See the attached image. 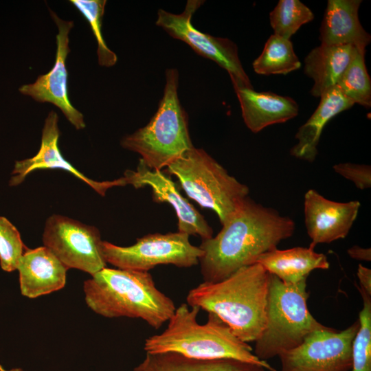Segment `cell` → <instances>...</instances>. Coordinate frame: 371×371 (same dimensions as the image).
Segmentation results:
<instances>
[{
  "label": "cell",
  "mask_w": 371,
  "mask_h": 371,
  "mask_svg": "<svg viewBox=\"0 0 371 371\" xmlns=\"http://www.w3.org/2000/svg\"><path fill=\"white\" fill-rule=\"evenodd\" d=\"M295 229L291 218L247 197L221 231L199 246L203 251L199 260L203 282H219L254 264L292 236Z\"/></svg>",
  "instance_id": "6da1fadb"
},
{
  "label": "cell",
  "mask_w": 371,
  "mask_h": 371,
  "mask_svg": "<svg viewBox=\"0 0 371 371\" xmlns=\"http://www.w3.org/2000/svg\"><path fill=\"white\" fill-rule=\"evenodd\" d=\"M269 284V273L254 263L219 282L199 284L186 302L216 315L243 341H256L266 324Z\"/></svg>",
  "instance_id": "7a4b0ae2"
},
{
  "label": "cell",
  "mask_w": 371,
  "mask_h": 371,
  "mask_svg": "<svg viewBox=\"0 0 371 371\" xmlns=\"http://www.w3.org/2000/svg\"><path fill=\"white\" fill-rule=\"evenodd\" d=\"M88 307L107 318L143 319L158 329L173 315L176 306L160 291L148 271L104 268L84 282Z\"/></svg>",
  "instance_id": "3957f363"
},
{
  "label": "cell",
  "mask_w": 371,
  "mask_h": 371,
  "mask_svg": "<svg viewBox=\"0 0 371 371\" xmlns=\"http://www.w3.org/2000/svg\"><path fill=\"white\" fill-rule=\"evenodd\" d=\"M201 309L182 303L176 308L161 333L148 337L144 348L146 353L176 352L203 360L232 359L261 365L276 371L266 361L259 359L248 343L240 340L216 315L208 313L201 324L197 315Z\"/></svg>",
  "instance_id": "277c9868"
},
{
  "label": "cell",
  "mask_w": 371,
  "mask_h": 371,
  "mask_svg": "<svg viewBox=\"0 0 371 371\" xmlns=\"http://www.w3.org/2000/svg\"><path fill=\"white\" fill-rule=\"evenodd\" d=\"M179 73L166 71L164 95L149 122L131 135L121 146L138 153L148 169L161 170L194 147L188 131V117L178 98Z\"/></svg>",
  "instance_id": "5b68a950"
},
{
  "label": "cell",
  "mask_w": 371,
  "mask_h": 371,
  "mask_svg": "<svg viewBox=\"0 0 371 371\" xmlns=\"http://www.w3.org/2000/svg\"><path fill=\"white\" fill-rule=\"evenodd\" d=\"M306 286V280L286 284L269 273L266 324L254 351L259 359L278 357L299 346L312 332L327 327L308 311Z\"/></svg>",
  "instance_id": "8992f818"
},
{
  "label": "cell",
  "mask_w": 371,
  "mask_h": 371,
  "mask_svg": "<svg viewBox=\"0 0 371 371\" xmlns=\"http://www.w3.org/2000/svg\"><path fill=\"white\" fill-rule=\"evenodd\" d=\"M166 171L178 179L188 197L201 207L214 211L221 225L249 196L248 186L201 148L194 146L187 150Z\"/></svg>",
  "instance_id": "52a82bcc"
},
{
  "label": "cell",
  "mask_w": 371,
  "mask_h": 371,
  "mask_svg": "<svg viewBox=\"0 0 371 371\" xmlns=\"http://www.w3.org/2000/svg\"><path fill=\"white\" fill-rule=\"evenodd\" d=\"M189 236L179 232L149 234L127 247L103 241L102 254L106 262L122 269L148 271L160 265L188 268L199 264L203 254Z\"/></svg>",
  "instance_id": "ba28073f"
},
{
  "label": "cell",
  "mask_w": 371,
  "mask_h": 371,
  "mask_svg": "<svg viewBox=\"0 0 371 371\" xmlns=\"http://www.w3.org/2000/svg\"><path fill=\"white\" fill-rule=\"evenodd\" d=\"M203 2L201 0L187 1L181 14L159 9L156 25L174 38L188 44L196 54L214 61L225 69L234 87L254 89L239 59L236 45L227 38L201 32L192 25V17Z\"/></svg>",
  "instance_id": "9c48e42d"
},
{
  "label": "cell",
  "mask_w": 371,
  "mask_h": 371,
  "mask_svg": "<svg viewBox=\"0 0 371 371\" xmlns=\"http://www.w3.org/2000/svg\"><path fill=\"white\" fill-rule=\"evenodd\" d=\"M43 242L68 269H76L93 276L106 267L103 240L93 226L54 214L46 221Z\"/></svg>",
  "instance_id": "30bf717a"
},
{
  "label": "cell",
  "mask_w": 371,
  "mask_h": 371,
  "mask_svg": "<svg viewBox=\"0 0 371 371\" xmlns=\"http://www.w3.org/2000/svg\"><path fill=\"white\" fill-rule=\"evenodd\" d=\"M357 320L341 331L326 327L306 337L297 347L279 355L281 371H350Z\"/></svg>",
  "instance_id": "8fae6325"
},
{
  "label": "cell",
  "mask_w": 371,
  "mask_h": 371,
  "mask_svg": "<svg viewBox=\"0 0 371 371\" xmlns=\"http://www.w3.org/2000/svg\"><path fill=\"white\" fill-rule=\"evenodd\" d=\"M49 11L58 27L54 65L48 73L38 76L34 82L21 86L19 91L36 102L54 104L77 130L83 129L86 126L83 115L71 104L67 89L66 59L70 52L69 34L74 22L61 19L55 12Z\"/></svg>",
  "instance_id": "7c38bea8"
},
{
  "label": "cell",
  "mask_w": 371,
  "mask_h": 371,
  "mask_svg": "<svg viewBox=\"0 0 371 371\" xmlns=\"http://www.w3.org/2000/svg\"><path fill=\"white\" fill-rule=\"evenodd\" d=\"M123 178L126 185L135 188L150 187L155 202L170 204L177 216L178 232L199 236L202 240L213 236L212 228L204 216L183 196L179 186L168 175L161 170H150L139 161L137 170H127Z\"/></svg>",
  "instance_id": "4fadbf2b"
},
{
  "label": "cell",
  "mask_w": 371,
  "mask_h": 371,
  "mask_svg": "<svg viewBox=\"0 0 371 371\" xmlns=\"http://www.w3.org/2000/svg\"><path fill=\"white\" fill-rule=\"evenodd\" d=\"M359 201L337 202L329 200L315 190L304 195V212L306 232L311 239L310 247L330 243L346 238L357 218Z\"/></svg>",
  "instance_id": "5bb4252c"
},
{
  "label": "cell",
  "mask_w": 371,
  "mask_h": 371,
  "mask_svg": "<svg viewBox=\"0 0 371 371\" xmlns=\"http://www.w3.org/2000/svg\"><path fill=\"white\" fill-rule=\"evenodd\" d=\"M58 122L57 113L50 111L43 128L40 149L34 157L16 161L10 186L20 184L30 172L41 169H62L69 172L102 196H104L106 190L112 187L126 186L123 177L102 182L91 179L65 160L58 148L60 131Z\"/></svg>",
  "instance_id": "9a60e30c"
},
{
  "label": "cell",
  "mask_w": 371,
  "mask_h": 371,
  "mask_svg": "<svg viewBox=\"0 0 371 371\" xmlns=\"http://www.w3.org/2000/svg\"><path fill=\"white\" fill-rule=\"evenodd\" d=\"M16 269L19 273L21 293L29 298L63 289L67 268L46 247L25 248Z\"/></svg>",
  "instance_id": "2e32d148"
},
{
  "label": "cell",
  "mask_w": 371,
  "mask_h": 371,
  "mask_svg": "<svg viewBox=\"0 0 371 371\" xmlns=\"http://www.w3.org/2000/svg\"><path fill=\"white\" fill-rule=\"evenodd\" d=\"M361 2V0L328 1L319 28L321 45H351L359 50L366 51L371 36L359 19Z\"/></svg>",
  "instance_id": "e0dca14e"
},
{
  "label": "cell",
  "mask_w": 371,
  "mask_h": 371,
  "mask_svg": "<svg viewBox=\"0 0 371 371\" xmlns=\"http://www.w3.org/2000/svg\"><path fill=\"white\" fill-rule=\"evenodd\" d=\"M234 88L244 122L254 133L269 126L286 122L298 115L299 106L290 97L270 91L257 92L246 87Z\"/></svg>",
  "instance_id": "ac0fdd59"
},
{
  "label": "cell",
  "mask_w": 371,
  "mask_h": 371,
  "mask_svg": "<svg viewBox=\"0 0 371 371\" xmlns=\"http://www.w3.org/2000/svg\"><path fill=\"white\" fill-rule=\"evenodd\" d=\"M354 104L337 85L323 94L316 110L298 128L295 134L297 143L291 148V155L313 163L318 155L317 146L325 126L335 116L350 109Z\"/></svg>",
  "instance_id": "d6986e66"
},
{
  "label": "cell",
  "mask_w": 371,
  "mask_h": 371,
  "mask_svg": "<svg viewBox=\"0 0 371 371\" xmlns=\"http://www.w3.org/2000/svg\"><path fill=\"white\" fill-rule=\"evenodd\" d=\"M315 248L296 247L280 250L277 248L260 255L254 263L260 264L268 273L286 284H296L307 280L315 269H328L330 264L326 255Z\"/></svg>",
  "instance_id": "ffe728a7"
},
{
  "label": "cell",
  "mask_w": 371,
  "mask_h": 371,
  "mask_svg": "<svg viewBox=\"0 0 371 371\" xmlns=\"http://www.w3.org/2000/svg\"><path fill=\"white\" fill-rule=\"evenodd\" d=\"M359 49L351 45H324L313 48L304 58V74L313 80L310 91L320 98L337 85Z\"/></svg>",
  "instance_id": "44dd1931"
},
{
  "label": "cell",
  "mask_w": 371,
  "mask_h": 371,
  "mask_svg": "<svg viewBox=\"0 0 371 371\" xmlns=\"http://www.w3.org/2000/svg\"><path fill=\"white\" fill-rule=\"evenodd\" d=\"M264 366L232 359L203 360L176 352L146 353L133 371H265Z\"/></svg>",
  "instance_id": "7402d4cb"
},
{
  "label": "cell",
  "mask_w": 371,
  "mask_h": 371,
  "mask_svg": "<svg viewBox=\"0 0 371 371\" xmlns=\"http://www.w3.org/2000/svg\"><path fill=\"white\" fill-rule=\"evenodd\" d=\"M252 66L254 71L260 75H286L299 69L301 63L291 40L272 34Z\"/></svg>",
  "instance_id": "603a6c76"
},
{
  "label": "cell",
  "mask_w": 371,
  "mask_h": 371,
  "mask_svg": "<svg viewBox=\"0 0 371 371\" xmlns=\"http://www.w3.org/2000/svg\"><path fill=\"white\" fill-rule=\"evenodd\" d=\"M366 51L358 50L337 85L355 104L371 106V79L365 63Z\"/></svg>",
  "instance_id": "cb8c5ba5"
},
{
  "label": "cell",
  "mask_w": 371,
  "mask_h": 371,
  "mask_svg": "<svg viewBox=\"0 0 371 371\" xmlns=\"http://www.w3.org/2000/svg\"><path fill=\"white\" fill-rule=\"evenodd\" d=\"M313 19V12L299 0H280L269 14L273 34L289 40L302 25Z\"/></svg>",
  "instance_id": "d4e9b609"
},
{
  "label": "cell",
  "mask_w": 371,
  "mask_h": 371,
  "mask_svg": "<svg viewBox=\"0 0 371 371\" xmlns=\"http://www.w3.org/2000/svg\"><path fill=\"white\" fill-rule=\"evenodd\" d=\"M363 308L359 314V327L352 346L350 371H371V296L357 286Z\"/></svg>",
  "instance_id": "484cf974"
},
{
  "label": "cell",
  "mask_w": 371,
  "mask_h": 371,
  "mask_svg": "<svg viewBox=\"0 0 371 371\" xmlns=\"http://www.w3.org/2000/svg\"><path fill=\"white\" fill-rule=\"evenodd\" d=\"M89 23L98 43L97 54L99 65L105 67L114 65L116 54L106 45L102 34V17L106 3L105 0H70Z\"/></svg>",
  "instance_id": "4316f807"
},
{
  "label": "cell",
  "mask_w": 371,
  "mask_h": 371,
  "mask_svg": "<svg viewBox=\"0 0 371 371\" xmlns=\"http://www.w3.org/2000/svg\"><path fill=\"white\" fill-rule=\"evenodd\" d=\"M25 248L15 226L6 218L0 216V265L1 269L7 272L16 270Z\"/></svg>",
  "instance_id": "83f0119b"
},
{
  "label": "cell",
  "mask_w": 371,
  "mask_h": 371,
  "mask_svg": "<svg viewBox=\"0 0 371 371\" xmlns=\"http://www.w3.org/2000/svg\"><path fill=\"white\" fill-rule=\"evenodd\" d=\"M333 170L344 178L352 181L361 190L371 187V167L370 165L350 162L339 163L333 166Z\"/></svg>",
  "instance_id": "f1b7e54d"
},
{
  "label": "cell",
  "mask_w": 371,
  "mask_h": 371,
  "mask_svg": "<svg viewBox=\"0 0 371 371\" xmlns=\"http://www.w3.org/2000/svg\"><path fill=\"white\" fill-rule=\"evenodd\" d=\"M357 278L359 281V289L371 296V270L359 264L357 269Z\"/></svg>",
  "instance_id": "f546056e"
},
{
  "label": "cell",
  "mask_w": 371,
  "mask_h": 371,
  "mask_svg": "<svg viewBox=\"0 0 371 371\" xmlns=\"http://www.w3.org/2000/svg\"><path fill=\"white\" fill-rule=\"evenodd\" d=\"M349 256L353 259L370 262L371 260L370 248H364L359 245H354L347 250Z\"/></svg>",
  "instance_id": "4dcf8cb0"
},
{
  "label": "cell",
  "mask_w": 371,
  "mask_h": 371,
  "mask_svg": "<svg viewBox=\"0 0 371 371\" xmlns=\"http://www.w3.org/2000/svg\"><path fill=\"white\" fill-rule=\"evenodd\" d=\"M0 371H23L20 368H12L10 370H6L0 364Z\"/></svg>",
  "instance_id": "1f68e13d"
}]
</instances>
